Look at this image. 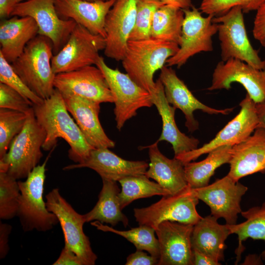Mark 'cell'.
<instances>
[{
	"label": "cell",
	"mask_w": 265,
	"mask_h": 265,
	"mask_svg": "<svg viewBox=\"0 0 265 265\" xmlns=\"http://www.w3.org/2000/svg\"><path fill=\"white\" fill-rule=\"evenodd\" d=\"M35 117L46 133L42 146L45 151L54 148L58 138L69 145V158L76 163L84 160L94 149L87 142L79 126L70 116L64 98L55 88L53 94L38 105H33Z\"/></svg>",
	"instance_id": "cell-1"
},
{
	"label": "cell",
	"mask_w": 265,
	"mask_h": 265,
	"mask_svg": "<svg viewBox=\"0 0 265 265\" xmlns=\"http://www.w3.org/2000/svg\"><path fill=\"white\" fill-rule=\"evenodd\" d=\"M176 43L150 37L129 40L121 61L126 73L150 94L156 89L154 74L166 65L167 60L178 51Z\"/></svg>",
	"instance_id": "cell-2"
},
{
	"label": "cell",
	"mask_w": 265,
	"mask_h": 265,
	"mask_svg": "<svg viewBox=\"0 0 265 265\" xmlns=\"http://www.w3.org/2000/svg\"><path fill=\"white\" fill-rule=\"evenodd\" d=\"M51 41L38 34L25 47L22 54L11 63L14 70L36 95L45 100L53 93L56 74L52 66Z\"/></svg>",
	"instance_id": "cell-3"
},
{
	"label": "cell",
	"mask_w": 265,
	"mask_h": 265,
	"mask_svg": "<svg viewBox=\"0 0 265 265\" xmlns=\"http://www.w3.org/2000/svg\"><path fill=\"white\" fill-rule=\"evenodd\" d=\"M46 137V132L37 121L32 107L22 130L12 140L7 153L0 159V172H6L17 180L26 178L39 165Z\"/></svg>",
	"instance_id": "cell-4"
},
{
	"label": "cell",
	"mask_w": 265,
	"mask_h": 265,
	"mask_svg": "<svg viewBox=\"0 0 265 265\" xmlns=\"http://www.w3.org/2000/svg\"><path fill=\"white\" fill-rule=\"evenodd\" d=\"M48 158L34 167L25 181H18L21 195L17 216L25 232H46L59 223L56 215L47 209L43 197Z\"/></svg>",
	"instance_id": "cell-5"
},
{
	"label": "cell",
	"mask_w": 265,
	"mask_h": 265,
	"mask_svg": "<svg viewBox=\"0 0 265 265\" xmlns=\"http://www.w3.org/2000/svg\"><path fill=\"white\" fill-rule=\"evenodd\" d=\"M212 22L218 24L222 61L238 59L255 68L265 70V59L261 58L259 51L253 47L248 39L240 7H234L226 14L213 17Z\"/></svg>",
	"instance_id": "cell-6"
},
{
	"label": "cell",
	"mask_w": 265,
	"mask_h": 265,
	"mask_svg": "<svg viewBox=\"0 0 265 265\" xmlns=\"http://www.w3.org/2000/svg\"><path fill=\"white\" fill-rule=\"evenodd\" d=\"M104 74L115 104L114 113L117 129L120 131L125 123L135 116L142 107L154 105L151 94L127 74L109 67L100 56L96 65Z\"/></svg>",
	"instance_id": "cell-7"
},
{
	"label": "cell",
	"mask_w": 265,
	"mask_h": 265,
	"mask_svg": "<svg viewBox=\"0 0 265 265\" xmlns=\"http://www.w3.org/2000/svg\"><path fill=\"white\" fill-rule=\"evenodd\" d=\"M199 200L188 186L175 194L162 196L150 206L134 209V216L139 225L154 228L162 222L170 221L195 225L202 217L196 210Z\"/></svg>",
	"instance_id": "cell-8"
},
{
	"label": "cell",
	"mask_w": 265,
	"mask_h": 265,
	"mask_svg": "<svg viewBox=\"0 0 265 265\" xmlns=\"http://www.w3.org/2000/svg\"><path fill=\"white\" fill-rule=\"evenodd\" d=\"M47 209L53 213L59 221L64 238V246L74 252L83 265H94L97 255L91 247L89 238L83 226L86 222L84 215L78 213L60 194L57 188L46 195Z\"/></svg>",
	"instance_id": "cell-9"
},
{
	"label": "cell",
	"mask_w": 265,
	"mask_h": 265,
	"mask_svg": "<svg viewBox=\"0 0 265 265\" xmlns=\"http://www.w3.org/2000/svg\"><path fill=\"white\" fill-rule=\"evenodd\" d=\"M105 38L93 34L82 26L76 24L69 38L52 59V66L55 74L76 70L96 65L104 50Z\"/></svg>",
	"instance_id": "cell-10"
},
{
	"label": "cell",
	"mask_w": 265,
	"mask_h": 265,
	"mask_svg": "<svg viewBox=\"0 0 265 265\" xmlns=\"http://www.w3.org/2000/svg\"><path fill=\"white\" fill-rule=\"evenodd\" d=\"M183 11L181 42L178 52L167 60L165 65L168 67L179 68L194 55L213 50L212 38L218 31V24L212 22L213 16L203 17L194 6Z\"/></svg>",
	"instance_id": "cell-11"
},
{
	"label": "cell",
	"mask_w": 265,
	"mask_h": 265,
	"mask_svg": "<svg viewBox=\"0 0 265 265\" xmlns=\"http://www.w3.org/2000/svg\"><path fill=\"white\" fill-rule=\"evenodd\" d=\"M255 104L246 94L239 103L240 109L238 113L217 133L214 138L199 148L174 157L185 164L219 147L234 146L242 142L258 128V120Z\"/></svg>",
	"instance_id": "cell-12"
},
{
	"label": "cell",
	"mask_w": 265,
	"mask_h": 265,
	"mask_svg": "<svg viewBox=\"0 0 265 265\" xmlns=\"http://www.w3.org/2000/svg\"><path fill=\"white\" fill-rule=\"evenodd\" d=\"M13 16H28L33 19L38 26V34L51 41L54 54L65 44L77 24L72 20L60 18L55 9L54 0H28L19 2L10 17Z\"/></svg>",
	"instance_id": "cell-13"
},
{
	"label": "cell",
	"mask_w": 265,
	"mask_h": 265,
	"mask_svg": "<svg viewBox=\"0 0 265 265\" xmlns=\"http://www.w3.org/2000/svg\"><path fill=\"white\" fill-rule=\"evenodd\" d=\"M199 200L208 205L211 214L217 219L223 218L228 225L237 224L242 212L240 202L248 187L228 175L217 179L211 185L192 188Z\"/></svg>",
	"instance_id": "cell-14"
},
{
	"label": "cell",
	"mask_w": 265,
	"mask_h": 265,
	"mask_svg": "<svg viewBox=\"0 0 265 265\" xmlns=\"http://www.w3.org/2000/svg\"><path fill=\"white\" fill-rule=\"evenodd\" d=\"M233 82L241 84L255 104L265 103V70H260L236 59L216 65L208 90H229Z\"/></svg>",
	"instance_id": "cell-15"
},
{
	"label": "cell",
	"mask_w": 265,
	"mask_h": 265,
	"mask_svg": "<svg viewBox=\"0 0 265 265\" xmlns=\"http://www.w3.org/2000/svg\"><path fill=\"white\" fill-rule=\"evenodd\" d=\"M54 87L62 95L74 94L100 103H113L106 77L96 66L56 74Z\"/></svg>",
	"instance_id": "cell-16"
},
{
	"label": "cell",
	"mask_w": 265,
	"mask_h": 265,
	"mask_svg": "<svg viewBox=\"0 0 265 265\" xmlns=\"http://www.w3.org/2000/svg\"><path fill=\"white\" fill-rule=\"evenodd\" d=\"M136 0H115L105 19V55L116 61L124 57L135 25Z\"/></svg>",
	"instance_id": "cell-17"
},
{
	"label": "cell",
	"mask_w": 265,
	"mask_h": 265,
	"mask_svg": "<svg viewBox=\"0 0 265 265\" xmlns=\"http://www.w3.org/2000/svg\"><path fill=\"white\" fill-rule=\"evenodd\" d=\"M159 79L163 86L168 103L184 114L185 126L189 132H193L199 128V123L194 117V111L200 110L210 114L226 115L233 110V108L215 109L203 104L193 95L171 67L163 66L160 69Z\"/></svg>",
	"instance_id": "cell-18"
},
{
	"label": "cell",
	"mask_w": 265,
	"mask_h": 265,
	"mask_svg": "<svg viewBox=\"0 0 265 265\" xmlns=\"http://www.w3.org/2000/svg\"><path fill=\"white\" fill-rule=\"evenodd\" d=\"M193 225L164 221L156 228L159 247L158 265H193Z\"/></svg>",
	"instance_id": "cell-19"
},
{
	"label": "cell",
	"mask_w": 265,
	"mask_h": 265,
	"mask_svg": "<svg viewBox=\"0 0 265 265\" xmlns=\"http://www.w3.org/2000/svg\"><path fill=\"white\" fill-rule=\"evenodd\" d=\"M149 164L143 160L132 161L121 158L109 148L93 149L82 161L68 165L63 170L87 167L96 171L102 180L119 182L126 177L145 174Z\"/></svg>",
	"instance_id": "cell-20"
},
{
	"label": "cell",
	"mask_w": 265,
	"mask_h": 265,
	"mask_svg": "<svg viewBox=\"0 0 265 265\" xmlns=\"http://www.w3.org/2000/svg\"><path fill=\"white\" fill-rule=\"evenodd\" d=\"M62 96L67 110L90 146L94 149L114 147L115 142L106 134L99 119L101 103L74 94Z\"/></svg>",
	"instance_id": "cell-21"
},
{
	"label": "cell",
	"mask_w": 265,
	"mask_h": 265,
	"mask_svg": "<svg viewBox=\"0 0 265 265\" xmlns=\"http://www.w3.org/2000/svg\"><path fill=\"white\" fill-rule=\"evenodd\" d=\"M115 1L90 2L83 0H54V5L61 19L72 20L93 34L105 38L106 17Z\"/></svg>",
	"instance_id": "cell-22"
},
{
	"label": "cell",
	"mask_w": 265,
	"mask_h": 265,
	"mask_svg": "<svg viewBox=\"0 0 265 265\" xmlns=\"http://www.w3.org/2000/svg\"><path fill=\"white\" fill-rule=\"evenodd\" d=\"M227 175L236 181L257 172L265 173V129L257 128L242 142L232 147Z\"/></svg>",
	"instance_id": "cell-23"
},
{
	"label": "cell",
	"mask_w": 265,
	"mask_h": 265,
	"mask_svg": "<svg viewBox=\"0 0 265 265\" xmlns=\"http://www.w3.org/2000/svg\"><path fill=\"white\" fill-rule=\"evenodd\" d=\"M151 94L153 104L157 107L162 122L161 133L158 141L170 143L174 157L197 148L199 140L187 136L178 129L175 120L176 108L166 100L163 86L159 79L156 81L155 90Z\"/></svg>",
	"instance_id": "cell-24"
},
{
	"label": "cell",
	"mask_w": 265,
	"mask_h": 265,
	"mask_svg": "<svg viewBox=\"0 0 265 265\" xmlns=\"http://www.w3.org/2000/svg\"><path fill=\"white\" fill-rule=\"evenodd\" d=\"M38 34V26L30 17L13 16L2 19L0 24V53L11 63Z\"/></svg>",
	"instance_id": "cell-25"
},
{
	"label": "cell",
	"mask_w": 265,
	"mask_h": 265,
	"mask_svg": "<svg viewBox=\"0 0 265 265\" xmlns=\"http://www.w3.org/2000/svg\"><path fill=\"white\" fill-rule=\"evenodd\" d=\"M159 141L147 146L150 159L145 175L156 181L171 194H175L188 186L184 164L179 159H170L158 148Z\"/></svg>",
	"instance_id": "cell-26"
},
{
	"label": "cell",
	"mask_w": 265,
	"mask_h": 265,
	"mask_svg": "<svg viewBox=\"0 0 265 265\" xmlns=\"http://www.w3.org/2000/svg\"><path fill=\"white\" fill-rule=\"evenodd\" d=\"M212 215L202 217L193 225L191 237L192 249L198 250L214 260H224L225 241L231 234L228 225H222Z\"/></svg>",
	"instance_id": "cell-27"
},
{
	"label": "cell",
	"mask_w": 265,
	"mask_h": 265,
	"mask_svg": "<svg viewBox=\"0 0 265 265\" xmlns=\"http://www.w3.org/2000/svg\"><path fill=\"white\" fill-rule=\"evenodd\" d=\"M102 180L98 202L90 212L83 214L86 222L97 220L115 226L121 222L126 227L129 220L122 212L119 198L120 189L116 182Z\"/></svg>",
	"instance_id": "cell-28"
},
{
	"label": "cell",
	"mask_w": 265,
	"mask_h": 265,
	"mask_svg": "<svg viewBox=\"0 0 265 265\" xmlns=\"http://www.w3.org/2000/svg\"><path fill=\"white\" fill-rule=\"evenodd\" d=\"M232 147L230 145L219 147L210 152L202 160L185 164V176L188 186L194 189L208 185L215 170L225 163H229Z\"/></svg>",
	"instance_id": "cell-29"
},
{
	"label": "cell",
	"mask_w": 265,
	"mask_h": 265,
	"mask_svg": "<svg viewBox=\"0 0 265 265\" xmlns=\"http://www.w3.org/2000/svg\"><path fill=\"white\" fill-rule=\"evenodd\" d=\"M241 214L245 219L244 221L228 225L231 234H235L238 237L236 264L240 260L241 253L245 248L242 244L243 241L248 238L265 241V202L261 206H255L242 211ZM260 257L262 260H265V249Z\"/></svg>",
	"instance_id": "cell-30"
},
{
	"label": "cell",
	"mask_w": 265,
	"mask_h": 265,
	"mask_svg": "<svg viewBox=\"0 0 265 265\" xmlns=\"http://www.w3.org/2000/svg\"><path fill=\"white\" fill-rule=\"evenodd\" d=\"M184 17L183 9L171 5H162L154 14L151 37L180 46Z\"/></svg>",
	"instance_id": "cell-31"
},
{
	"label": "cell",
	"mask_w": 265,
	"mask_h": 265,
	"mask_svg": "<svg viewBox=\"0 0 265 265\" xmlns=\"http://www.w3.org/2000/svg\"><path fill=\"white\" fill-rule=\"evenodd\" d=\"M149 179L143 174L126 177L119 181L121 186L119 198L122 210L140 198L171 194L158 183Z\"/></svg>",
	"instance_id": "cell-32"
},
{
	"label": "cell",
	"mask_w": 265,
	"mask_h": 265,
	"mask_svg": "<svg viewBox=\"0 0 265 265\" xmlns=\"http://www.w3.org/2000/svg\"><path fill=\"white\" fill-rule=\"evenodd\" d=\"M91 224L99 230L112 232L123 237L132 243L136 249L147 251L151 255L159 259V243L155 237L154 228L145 225H139L138 227L121 231L104 225L97 220L93 221Z\"/></svg>",
	"instance_id": "cell-33"
},
{
	"label": "cell",
	"mask_w": 265,
	"mask_h": 265,
	"mask_svg": "<svg viewBox=\"0 0 265 265\" xmlns=\"http://www.w3.org/2000/svg\"><path fill=\"white\" fill-rule=\"evenodd\" d=\"M28 113L0 108V159L9 149L13 138L22 130Z\"/></svg>",
	"instance_id": "cell-34"
},
{
	"label": "cell",
	"mask_w": 265,
	"mask_h": 265,
	"mask_svg": "<svg viewBox=\"0 0 265 265\" xmlns=\"http://www.w3.org/2000/svg\"><path fill=\"white\" fill-rule=\"evenodd\" d=\"M21 193L17 180L0 172V218L9 220L17 216Z\"/></svg>",
	"instance_id": "cell-35"
},
{
	"label": "cell",
	"mask_w": 265,
	"mask_h": 265,
	"mask_svg": "<svg viewBox=\"0 0 265 265\" xmlns=\"http://www.w3.org/2000/svg\"><path fill=\"white\" fill-rule=\"evenodd\" d=\"M164 4L159 0H136L135 23L129 40H141L151 37L154 14Z\"/></svg>",
	"instance_id": "cell-36"
},
{
	"label": "cell",
	"mask_w": 265,
	"mask_h": 265,
	"mask_svg": "<svg viewBox=\"0 0 265 265\" xmlns=\"http://www.w3.org/2000/svg\"><path fill=\"white\" fill-rule=\"evenodd\" d=\"M265 3V0H202L199 9L202 13L217 17L235 6L240 7L243 13L257 11Z\"/></svg>",
	"instance_id": "cell-37"
},
{
	"label": "cell",
	"mask_w": 265,
	"mask_h": 265,
	"mask_svg": "<svg viewBox=\"0 0 265 265\" xmlns=\"http://www.w3.org/2000/svg\"><path fill=\"white\" fill-rule=\"evenodd\" d=\"M0 82L4 83L14 89L29 99L34 105L42 103L44 100L33 92L25 83L0 53Z\"/></svg>",
	"instance_id": "cell-38"
},
{
	"label": "cell",
	"mask_w": 265,
	"mask_h": 265,
	"mask_svg": "<svg viewBox=\"0 0 265 265\" xmlns=\"http://www.w3.org/2000/svg\"><path fill=\"white\" fill-rule=\"evenodd\" d=\"M33 103L10 86L0 82V108L28 113Z\"/></svg>",
	"instance_id": "cell-39"
},
{
	"label": "cell",
	"mask_w": 265,
	"mask_h": 265,
	"mask_svg": "<svg viewBox=\"0 0 265 265\" xmlns=\"http://www.w3.org/2000/svg\"><path fill=\"white\" fill-rule=\"evenodd\" d=\"M256 11L252 30L253 35L262 46L265 47V3Z\"/></svg>",
	"instance_id": "cell-40"
},
{
	"label": "cell",
	"mask_w": 265,
	"mask_h": 265,
	"mask_svg": "<svg viewBox=\"0 0 265 265\" xmlns=\"http://www.w3.org/2000/svg\"><path fill=\"white\" fill-rule=\"evenodd\" d=\"M159 259L149 255L144 250L136 249L127 258L126 265H158Z\"/></svg>",
	"instance_id": "cell-41"
},
{
	"label": "cell",
	"mask_w": 265,
	"mask_h": 265,
	"mask_svg": "<svg viewBox=\"0 0 265 265\" xmlns=\"http://www.w3.org/2000/svg\"><path fill=\"white\" fill-rule=\"evenodd\" d=\"M53 265H83L80 259L72 250L64 246Z\"/></svg>",
	"instance_id": "cell-42"
},
{
	"label": "cell",
	"mask_w": 265,
	"mask_h": 265,
	"mask_svg": "<svg viewBox=\"0 0 265 265\" xmlns=\"http://www.w3.org/2000/svg\"><path fill=\"white\" fill-rule=\"evenodd\" d=\"M12 227L7 223H0V259H4L7 255L9 247V236L11 232Z\"/></svg>",
	"instance_id": "cell-43"
},
{
	"label": "cell",
	"mask_w": 265,
	"mask_h": 265,
	"mask_svg": "<svg viewBox=\"0 0 265 265\" xmlns=\"http://www.w3.org/2000/svg\"><path fill=\"white\" fill-rule=\"evenodd\" d=\"M193 265H219L218 262L207 255L196 250L192 249Z\"/></svg>",
	"instance_id": "cell-44"
},
{
	"label": "cell",
	"mask_w": 265,
	"mask_h": 265,
	"mask_svg": "<svg viewBox=\"0 0 265 265\" xmlns=\"http://www.w3.org/2000/svg\"><path fill=\"white\" fill-rule=\"evenodd\" d=\"M18 3L16 0H0V17L2 19H7Z\"/></svg>",
	"instance_id": "cell-45"
},
{
	"label": "cell",
	"mask_w": 265,
	"mask_h": 265,
	"mask_svg": "<svg viewBox=\"0 0 265 265\" xmlns=\"http://www.w3.org/2000/svg\"><path fill=\"white\" fill-rule=\"evenodd\" d=\"M165 4L171 5L183 10L190 9L193 6L191 0H159Z\"/></svg>",
	"instance_id": "cell-46"
},
{
	"label": "cell",
	"mask_w": 265,
	"mask_h": 265,
	"mask_svg": "<svg viewBox=\"0 0 265 265\" xmlns=\"http://www.w3.org/2000/svg\"><path fill=\"white\" fill-rule=\"evenodd\" d=\"M255 107L258 120V127L265 129V103L256 104Z\"/></svg>",
	"instance_id": "cell-47"
},
{
	"label": "cell",
	"mask_w": 265,
	"mask_h": 265,
	"mask_svg": "<svg viewBox=\"0 0 265 265\" xmlns=\"http://www.w3.org/2000/svg\"><path fill=\"white\" fill-rule=\"evenodd\" d=\"M85 0V1H90V2H94V1L106 0Z\"/></svg>",
	"instance_id": "cell-48"
},
{
	"label": "cell",
	"mask_w": 265,
	"mask_h": 265,
	"mask_svg": "<svg viewBox=\"0 0 265 265\" xmlns=\"http://www.w3.org/2000/svg\"><path fill=\"white\" fill-rule=\"evenodd\" d=\"M16 0L17 1V3H19L22 1L28 0Z\"/></svg>",
	"instance_id": "cell-49"
}]
</instances>
